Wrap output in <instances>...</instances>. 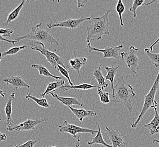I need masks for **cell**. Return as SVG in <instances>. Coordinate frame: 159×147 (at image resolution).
Here are the masks:
<instances>
[{"mask_svg":"<svg viewBox=\"0 0 159 147\" xmlns=\"http://www.w3.org/2000/svg\"><path fill=\"white\" fill-rule=\"evenodd\" d=\"M124 77L125 75H122L117 79L112 101L113 103L120 102L124 105L129 111L132 113L134 109L132 106V101L136 97V93L133 87L126 82Z\"/></svg>","mask_w":159,"mask_h":147,"instance_id":"cell-1","label":"cell"},{"mask_svg":"<svg viewBox=\"0 0 159 147\" xmlns=\"http://www.w3.org/2000/svg\"><path fill=\"white\" fill-rule=\"evenodd\" d=\"M110 12L109 10L101 17L91 19L90 25L87 27V43L91 42L92 40L99 41L103 35H110L108 15Z\"/></svg>","mask_w":159,"mask_h":147,"instance_id":"cell-2","label":"cell"},{"mask_svg":"<svg viewBox=\"0 0 159 147\" xmlns=\"http://www.w3.org/2000/svg\"><path fill=\"white\" fill-rule=\"evenodd\" d=\"M43 23H41L39 25H36L34 27L31 28V32L23 36L19 37L16 39L14 41L16 43L18 42L21 40H35L37 42L50 43V44H55L57 45H59V43L57 40L52 36L49 32L46 31L43 27Z\"/></svg>","mask_w":159,"mask_h":147,"instance_id":"cell-3","label":"cell"},{"mask_svg":"<svg viewBox=\"0 0 159 147\" xmlns=\"http://www.w3.org/2000/svg\"><path fill=\"white\" fill-rule=\"evenodd\" d=\"M159 88V71L157 74V75L156 78V79L153 82V85L150 91L144 97V101L142 109L141 110V113L139 114L137 119L134 122L131 123L130 126L133 129L137 127L138 123L140 122L141 120L143 118L144 115L146 113L148 110L151 108H155L157 107L158 104L157 101L155 100L156 92Z\"/></svg>","mask_w":159,"mask_h":147,"instance_id":"cell-4","label":"cell"},{"mask_svg":"<svg viewBox=\"0 0 159 147\" xmlns=\"http://www.w3.org/2000/svg\"><path fill=\"white\" fill-rule=\"evenodd\" d=\"M30 45L31 46L30 48L32 50L39 52L43 55H44L46 58V61L51 64L54 69L58 71V64L67 69L66 66L64 65L63 58L57 54V53L58 52V50H55V52H51L46 49L43 43L40 42L32 41L30 43Z\"/></svg>","mask_w":159,"mask_h":147,"instance_id":"cell-5","label":"cell"},{"mask_svg":"<svg viewBox=\"0 0 159 147\" xmlns=\"http://www.w3.org/2000/svg\"><path fill=\"white\" fill-rule=\"evenodd\" d=\"M138 50V48L132 45L129 47L128 52L121 53V56L126 67L128 68L134 75L137 74V71L139 69L141 61L137 55Z\"/></svg>","mask_w":159,"mask_h":147,"instance_id":"cell-6","label":"cell"},{"mask_svg":"<svg viewBox=\"0 0 159 147\" xmlns=\"http://www.w3.org/2000/svg\"><path fill=\"white\" fill-rule=\"evenodd\" d=\"M59 131L62 133H68L72 136L74 138H77V134L80 133H89L93 135L95 133H97L98 130H94L88 128H84L80 126L72 125L65 121L63 125L58 126Z\"/></svg>","mask_w":159,"mask_h":147,"instance_id":"cell-7","label":"cell"},{"mask_svg":"<svg viewBox=\"0 0 159 147\" xmlns=\"http://www.w3.org/2000/svg\"><path fill=\"white\" fill-rule=\"evenodd\" d=\"M92 17H81L80 18L69 19L66 21H59V22H54L50 21L48 24H47L48 27L49 28L53 27H64L67 28L70 30H74L80 26V25L82 24L84 21H90Z\"/></svg>","mask_w":159,"mask_h":147,"instance_id":"cell-8","label":"cell"},{"mask_svg":"<svg viewBox=\"0 0 159 147\" xmlns=\"http://www.w3.org/2000/svg\"><path fill=\"white\" fill-rule=\"evenodd\" d=\"M124 47L122 44L120 45L119 46H113L112 45L108 46L104 49H100L92 46V43H88L86 46L87 49L89 52H92V51L95 52H100L103 53L104 55V58H113L115 59H119L121 53H120V50Z\"/></svg>","mask_w":159,"mask_h":147,"instance_id":"cell-9","label":"cell"},{"mask_svg":"<svg viewBox=\"0 0 159 147\" xmlns=\"http://www.w3.org/2000/svg\"><path fill=\"white\" fill-rule=\"evenodd\" d=\"M105 131H107L108 133L109 141L112 143V147H126V143L124 140V137L120 133L119 130H115L112 127L107 126Z\"/></svg>","mask_w":159,"mask_h":147,"instance_id":"cell-10","label":"cell"},{"mask_svg":"<svg viewBox=\"0 0 159 147\" xmlns=\"http://www.w3.org/2000/svg\"><path fill=\"white\" fill-rule=\"evenodd\" d=\"M49 120L48 118L43 119V120H32L31 118H28L25 120L23 122L20 123L18 126H14L11 129H10L9 131H30V130H34L35 127L39 124L41 123L46 121Z\"/></svg>","mask_w":159,"mask_h":147,"instance_id":"cell-11","label":"cell"},{"mask_svg":"<svg viewBox=\"0 0 159 147\" xmlns=\"http://www.w3.org/2000/svg\"><path fill=\"white\" fill-rule=\"evenodd\" d=\"M15 93H12L10 95L9 98L6 102V106L5 107V111L6 116V125H7V130L9 131L14 126H16L14 121L12 119V102L15 99Z\"/></svg>","mask_w":159,"mask_h":147,"instance_id":"cell-12","label":"cell"},{"mask_svg":"<svg viewBox=\"0 0 159 147\" xmlns=\"http://www.w3.org/2000/svg\"><path fill=\"white\" fill-rule=\"evenodd\" d=\"M49 94L52 95L54 98H56L62 104L66 106L71 107L72 105H79L81 107H84V103L81 102L76 97H62L54 93V92H50Z\"/></svg>","mask_w":159,"mask_h":147,"instance_id":"cell-13","label":"cell"},{"mask_svg":"<svg viewBox=\"0 0 159 147\" xmlns=\"http://www.w3.org/2000/svg\"><path fill=\"white\" fill-rule=\"evenodd\" d=\"M3 81L7 84H11L12 87L16 89V91H18V88L22 87H26L28 88H31V86L25 83L21 77L11 76L9 78L3 79Z\"/></svg>","mask_w":159,"mask_h":147,"instance_id":"cell-14","label":"cell"},{"mask_svg":"<svg viewBox=\"0 0 159 147\" xmlns=\"http://www.w3.org/2000/svg\"><path fill=\"white\" fill-rule=\"evenodd\" d=\"M72 113L80 122H83L84 118L86 117H94L97 116V113L93 110H86L84 109H76L71 107H68Z\"/></svg>","mask_w":159,"mask_h":147,"instance_id":"cell-15","label":"cell"},{"mask_svg":"<svg viewBox=\"0 0 159 147\" xmlns=\"http://www.w3.org/2000/svg\"><path fill=\"white\" fill-rule=\"evenodd\" d=\"M74 53L75 58L70 60V70L75 71L78 74L79 77L81 78V77L80 75L81 69L83 66H84L86 64V62L88 61V59L86 57H77L75 51H74Z\"/></svg>","mask_w":159,"mask_h":147,"instance_id":"cell-16","label":"cell"},{"mask_svg":"<svg viewBox=\"0 0 159 147\" xmlns=\"http://www.w3.org/2000/svg\"><path fill=\"white\" fill-rule=\"evenodd\" d=\"M155 116L148 124L144 125V127L148 129L151 135H155L159 132V113L157 108H154Z\"/></svg>","mask_w":159,"mask_h":147,"instance_id":"cell-17","label":"cell"},{"mask_svg":"<svg viewBox=\"0 0 159 147\" xmlns=\"http://www.w3.org/2000/svg\"><path fill=\"white\" fill-rule=\"evenodd\" d=\"M120 67V66H118L117 67H114V66H106L105 67V69L107 71V75L105 77V79L106 80H110L111 82V89L112 91V97H113L115 94V86H114V79L115 76L116 75L117 72L119 70V68Z\"/></svg>","mask_w":159,"mask_h":147,"instance_id":"cell-18","label":"cell"},{"mask_svg":"<svg viewBox=\"0 0 159 147\" xmlns=\"http://www.w3.org/2000/svg\"><path fill=\"white\" fill-rule=\"evenodd\" d=\"M102 64H100L98 66L97 68L94 71L93 73V76L97 81L98 86L104 91L105 88L108 86V84L106 83L105 77H103V75L102 72Z\"/></svg>","mask_w":159,"mask_h":147,"instance_id":"cell-19","label":"cell"},{"mask_svg":"<svg viewBox=\"0 0 159 147\" xmlns=\"http://www.w3.org/2000/svg\"><path fill=\"white\" fill-rule=\"evenodd\" d=\"M96 125H97V127H98V132L97 133V135L92 138V139L90 141H88V144L89 145H92L93 144H101L106 147H112V145L107 144V143L104 141L103 136H102V134L104 133V132L105 131H101L100 125L97 122H96Z\"/></svg>","mask_w":159,"mask_h":147,"instance_id":"cell-20","label":"cell"},{"mask_svg":"<svg viewBox=\"0 0 159 147\" xmlns=\"http://www.w3.org/2000/svg\"><path fill=\"white\" fill-rule=\"evenodd\" d=\"M65 82L64 80H57L56 82H53L51 83H49L47 86L45 91L43 93V94L40 95V96L43 98L45 95H48L50 92H54L58 89H61L63 86H65Z\"/></svg>","mask_w":159,"mask_h":147,"instance_id":"cell-21","label":"cell"},{"mask_svg":"<svg viewBox=\"0 0 159 147\" xmlns=\"http://www.w3.org/2000/svg\"><path fill=\"white\" fill-rule=\"evenodd\" d=\"M25 0L22 1V2L20 3V4L10 13L9 16L7 17V18L6 22L3 24V26H7L10 23H11V21L16 20V19L18 17L19 13L20 12L21 10L22 9L23 7L25 5Z\"/></svg>","mask_w":159,"mask_h":147,"instance_id":"cell-22","label":"cell"},{"mask_svg":"<svg viewBox=\"0 0 159 147\" xmlns=\"http://www.w3.org/2000/svg\"><path fill=\"white\" fill-rule=\"evenodd\" d=\"M32 68L34 69H36L40 75H43L45 77H51L52 78H54L57 80H59V79H62L63 77H58V76H55L52 75V74L50 73L49 71L48 70L47 68L43 66V64H32Z\"/></svg>","mask_w":159,"mask_h":147,"instance_id":"cell-23","label":"cell"},{"mask_svg":"<svg viewBox=\"0 0 159 147\" xmlns=\"http://www.w3.org/2000/svg\"><path fill=\"white\" fill-rule=\"evenodd\" d=\"M94 88H99L100 87L98 86H93L92 84H88V83H83V84H81L77 85V86H70V85H68V86L65 85L61 87V89H63V92H65V91H67L70 89H77L86 91V90L93 89Z\"/></svg>","mask_w":159,"mask_h":147,"instance_id":"cell-24","label":"cell"},{"mask_svg":"<svg viewBox=\"0 0 159 147\" xmlns=\"http://www.w3.org/2000/svg\"><path fill=\"white\" fill-rule=\"evenodd\" d=\"M25 98L29 100L30 99H31L32 100L34 101L40 107H43V108H50V105H49L48 102L47 101L46 98H39L34 97V96L30 93L29 91H28L27 95L25 96Z\"/></svg>","mask_w":159,"mask_h":147,"instance_id":"cell-25","label":"cell"},{"mask_svg":"<svg viewBox=\"0 0 159 147\" xmlns=\"http://www.w3.org/2000/svg\"><path fill=\"white\" fill-rule=\"evenodd\" d=\"M154 2H155V1H152L148 3H145L144 0H134V1H133V3L132 7L129 9V11L132 12V15L133 16V17L135 18L137 17L136 10L137 9L138 7L142 6L143 5H148L151 3H153Z\"/></svg>","mask_w":159,"mask_h":147,"instance_id":"cell-26","label":"cell"},{"mask_svg":"<svg viewBox=\"0 0 159 147\" xmlns=\"http://www.w3.org/2000/svg\"><path fill=\"white\" fill-rule=\"evenodd\" d=\"M28 48V45H23L20 46H15L13 47L12 48L8 50L7 51L3 53H1V59L0 60L1 61L3 57H5L6 55H15L16 54L18 53L20 50H23Z\"/></svg>","mask_w":159,"mask_h":147,"instance_id":"cell-27","label":"cell"},{"mask_svg":"<svg viewBox=\"0 0 159 147\" xmlns=\"http://www.w3.org/2000/svg\"><path fill=\"white\" fill-rule=\"evenodd\" d=\"M146 55L149 57L156 68L159 67V53H152L150 52V49L145 48L144 50Z\"/></svg>","mask_w":159,"mask_h":147,"instance_id":"cell-28","label":"cell"},{"mask_svg":"<svg viewBox=\"0 0 159 147\" xmlns=\"http://www.w3.org/2000/svg\"><path fill=\"white\" fill-rule=\"evenodd\" d=\"M116 10L117 12L119 17L120 21V25L121 26H124V23H123V19H122V14L125 10V7L124 5L122 0H119L117 1L116 5Z\"/></svg>","mask_w":159,"mask_h":147,"instance_id":"cell-29","label":"cell"},{"mask_svg":"<svg viewBox=\"0 0 159 147\" xmlns=\"http://www.w3.org/2000/svg\"><path fill=\"white\" fill-rule=\"evenodd\" d=\"M104 90L99 88H98L97 94L100 97V101L103 104H107L110 102L111 100L110 99V93L109 92H104Z\"/></svg>","mask_w":159,"mask_h":147,"instance_id":"cell-30","label":"cell"},{"mask_svg":"<svg viewBox=\"0 0 159 147\" xmlns=\"http://www.w3.org/2000/svg\"><path fill=\"white\" fill-rule=\"evenodd\" d=\"M58 71H59L61 75L65 77L67 79L68 83L70 84V86H74V83L72 82L71 80L70 79V75H69V73L68 71L66 69L63 68L62 66H61V65H58Z\"/></svg>","mask_w":159,"mask_h":147,"instance_id":"cell-31","label":"cell"},{"mask_svg":"<svg viewBox=\"0 0 159 147\" xmlns=\"http://www.w3.org/2000/svg\"><path fill=\"white\" fill-rule=\"evenodd\" d=\"M39 140V139L36 140H29L24 144L16 145L14 147H34V145L36 144V143Z\"/></svg>","mask_w":159,"mask_h":147,"instance_id":"cell-32","label":"cell"},{"mask_svg":"<svg viewBox=\"0 0 159 147\" xmlns=\"http://www.w3.org/2000/svg\"><path fill=\"white\" fill-rule=\"evenodd\" d=\"M14 33V31L8 28V29H2L1 28L0 30V34L2 36L10 37L11 35Z\"/></svg>","mask_w":159,"mask_h":147,"instance_id":"cell-33","label":"cell"},{"mask_svg":"<svg viewBox=\"0 0 159 147\" xmlns=\"http://www.w3.org/2000/svg\"><path fill=\"white\" fill-rule=\"evenodd\" d=\"M77 5L79 7H83L85 6V3L88 2V1H77Z\"/></svg>","mask_w":159,"mask_h":147,"instance_id":"cell-34","label":"cell"},{"mask_svg":"<svg viewBox=\"0 0 159 147\" xmlns=\"http://www.w3.org/2000/svg\"><path fill=\"white\" fill-rule=\"evenodd\" d=\"M0 36H1V39H0L1 41H6V42L11 43V44H14L16 43V41H15L14 40H7V39H5V38H4L3 36H2L1 35Z\"/></svg>","mask_w":159,"mask_h":147,"instance_id":"cell-35","label":"cell"},{"mask_svg":"<svg viewBox=\"0 0 159 147\" xmlns=\"http://www.w3.org/2000/svg\"><path fill=\"white\" fill-rule=\"evenodd\" d=\"M7 139V136L5 134H2L1 132V135H0V140L1 141H5Z\"/></svg>","mask_w":159,"mask_h":147,"instance_id":"cell-36","label":"cell"},{"mask_svg":"<svg viewBox=\"0 0 159 147\" xmlns=\"http://www.w3.org/2000/svg\"><path fill=\"white\" fill-rule=\"evenodd\" d=\"M76 147H80V135H79V136L76 139Z\"/></svg>","mask_w":159,"mask_h":147,"instance_id":"cell-37","label":"cell"},{"mask_svg":"<svg viewBox=\"0 0 159 147\" xmlns=\"http://www.w3.org/2000/svg\"><path fill=\"white\" fill-rule=\"evenodd\" d=\"M159 38H158V39H157V40H156V41H155V43H153V44H152V45H151V46H150V51H152V50H153V47H154V46H155V45H156V44H157V43H159Z\"/></svg>","mask_w":159,"mask_h":147,"instance_id":"cell-38","label":"cell"},{"mask_svg":"<svg viewBox=\"0 0 159 147\" xmlns=\"http://www.w3.org/2000/svg\"><path fill=\"white\" fill-rule=\"evenodd\" d=\"M0 93H1V95L2 96V97H4L5 95L6 94L5 92H3V91L2 90V89H1V90H0Z\"/></svg>","mask_w":159,"mask_h":147,"instance_id":"cell-39","label":"cell"},{"mask_svg":"<svg viewBox=\"0 0 159 147\" xmlns=\"http://www.w3.org/2000/svg\"><path fill=\"white\" fill-rule=\"evenodd\" d=\"M155 143H159V140H157V139H153L152 141V143L154 144Z\"/></svg>","mask_w":159,"mask_h":147,"instance_id":"cell-40","label":"cell"},{"mask_svg":"<svg viewBox=\"0 0 159 147\" xmlns=\"http://www.w3.org/2000/svg\"><path fill=\"white\" fill-rule=\"evenodd\" d=\"M56 147V146H54V145H52V146H50V147Z\"/></svg>","mask_w":159,"mask_h":147,"instance_id":"cell-41","label":"cell"}]
</instances>
